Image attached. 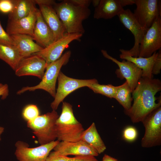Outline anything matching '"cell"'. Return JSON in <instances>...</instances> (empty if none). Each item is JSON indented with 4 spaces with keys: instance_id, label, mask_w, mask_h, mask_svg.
I'll return each instance as SVG.
<instances>
[{
    "instance_id": "1",
    "label": "cell",
    "mask_w": 161,
    "mask_h": 161,
    "mask_svg": "<svg viewBox=\"0 0 161 161\" xmlns=\"http://www.w3.org/2000/svg\"><path fill=\"white\" fill-rule=\"evenodd\" d=\"M161 90L158 79L141 77L132 93L133 102L130 108L124 110L133 123L142 122L154 110L161 106V95L157 103L156 94Z\"/></svg>"
},
{
    "instance_id": "2",
    "label": "cell",
    "mask_w": 161,
    "mask_h": 161,
    "mask_svg": "<svg viewBox=\"0 0 161 161\" xmlns=\"http://www.w3.org/2000/svg\"><path fill=\"white\" fill-rule=\"evenodd\" d=\"M61 21L66 33H80L83 35L85 30L83 21L89 18L90 10L76 5L70 0H64L53 6Z\"/></svg>"
},
{
    "instance_id": "3",
    "label": "cell",
    "mask_w": 161,
    "mask_h": 161,
    "mask_svg": "<svg viewBox=\"0 0 161 161\" xmlns=\"http://www.w3.org/2000/svg\"><path fill=\"white\" fill-rule=\"evenodd\" d=\"M55 128L57 139L60 141H79L84 130L75 117L72 106L66 102H63L61 113L56 121Z\"/></svg>"
},
{
    "instance_id": "4",
    "label": "cell",
    "mask_w": 161,
    "mask_h": 161,
    "mask_svg": "<svg viewBox=\"0 0 161 161\" xmlns=\"http://www.w3.org/2000/svg\"><path fill=\"white\" fill-rule=\"evenodd\" d=\"M59 117L56 111L52 110L27 122V127L32 130L40 145L49 143L57 139L55 123Z\"/></svg>"
},
{
    "instance_id": "5",
    "label": "cell",
    "mask_w": 161,
    "mask_h": 161,
    "mask_svg": "<svg viewBox=\"0 0 161 161\" xmlns=\"http://www.w3.org/2000/svg\"><path fill=\"white\" fill-rule=\"evenodd\" d=\"M71 55V51H68L56 61L47 65L46 71L41 81L38 84L32 87H23L17 92V94H21L27 91L41 89L47 92L54 98L56 92V83L61 69L63 66L68 63Z\"/></svg>"
},
{
    "instance_id": "6",
    "label": "cell",
    "mask_w": 161,
    "mask_h": 161,
    "mask_svg": "<svg viewBox=\"0 0 161 161\" xmlns=\"http://www.w3.org/2000/svg\"><path fill=\"white\" fill-rule=\"evenodd\" d=\"M145 131L142 147L149 148L161 144V106L149 114L142 122Z\"/></svg>"
},
{
    "instance_id": "7",
    "label": "cell",
    "mask_w": 161,
    "mask_h": 161,
    "mask_svg": "<svg viewBox=\"0 0 161 161\" xmlns=\"http://www.w3.org/2000/svg\"><path fill=\"white\" fill-rule=\"evenodd\" d=\"M58 87L54 99L51 104L52 110L56 111L60 103L70 93L79 88L88 87L98 83L95 79L80 80L68 77L61 72L59 73L58 78Z\"/></svg>"
},
{
    "instance_id": "8",
    "label": "cell",
    "mask_w": 161,
    "mask_h": 161,
    "mask_svg": "<svg viewBox=\"0 0 161 161\" xmlns=\"http://www.w3.org/2000/svg\"><path fill=\"white\" fill-rule=\"evenodd\" d=\"M136 6L133 13L142 27L146 31L155 20L161 17V1L135 0Z\"/></svg>"
},
{
    "instance_id": "9",
    "label": "cell",
    "mask_w": 161,
    "mask_h": 161,
    "mask_svg": "<svg viewBox=\"0 0 161 161\" xmlns=\"http://www.w3.org/2000/svg\"><path fill=\"white\" fill-rule=\"evenodd\" d=\"M60 141L57 140L49 143L30 148L27 143L18 141L15 144V156L18 161H46L51 151Z\"/></svg>"
},
{
    "instance_id": "10",
    "label": "cell",
    "mask_w": 161,
    "mask_h": 161,
    "mask_svg": "<svg viewBox=\"0 0 161 161\" xmlns=\"http://www.w3.org/2000/svg\"><path fill=\"white\" fill-rule=\"evenodd\" d=\"M117 16L121 23L133 34L134 39L133 47L129 50L120 49V53L138 57L139 47L146 31L142 27L133 13L129 9H123Z\"/></svg>"
},
{
    "instance_id": "11",
    "label": "cell",
    "mask_w": 161,
    "mask_h": 161,
    "mask_svg": "<svg viewBox=\"0 0 161 161\" xmlns=\"http://www.w3.org/2000/svg\"><path fill=\"white\" fill-rule=\"evenodd\" d=\"M161 47V18L160 16L146 31L140 45L138 57L148 58Z\"/></svg>"
},
{
    "instance_id": "12",
    "label": "cell",
    "mask_w": 161,
    "mask_h": 161,
    "mask_svg": "<svg viewBox=\"0 0 161 161\" xmlns=\"http://www.w3.org/2000/svg\"><path fill=\"white\" fill-rule=\"evenodd\" d=\"M101 52L104 57L117 65L119 68L115 71L117 77L121 80L124 78L126 79L132 92L142 77V70L129 61L124 59L122 61H119L109 55L105 50L102 49Z\"/></svg>"
},
{
    "instance_id": "13",
    "label": "cell",
    "mask_w": 161,
    "mask_h": 161,
    "mask_svg": "<svg viewBox=\"0 0 161 161\" xmlns=\"http://www.w3.org/2000/svg\"><path fill=\"white\" fill-rule=\"evenodd\" d=\"M83 35L80 33H66L61 38L54 41L40 51L34 54L43 59L47 65L59 59L64 49L74 40L79 39Z\"/></svg>"
},
{
    "instance_id": "14",
    "label": "cell",
    "mask_w": 161,
    "mask_h": 161,
    "mask_svg": "<svg viewBox=\"0 0 161 161\" xmlns=\"http://www.w3.org/2000/svg\"><path fill=\"white\" fill-rule=\"evenodd\" d=\"M45 61L40 57L33 54L23 58L15 70L18 76H35L41 79L46 67Z\"/></svg>"
},
{
    "instance_id": "15",
    "label": "cell",
    "mask_w": 161,
    "mask_h": 161,
    "mask_svg": "<svg viewBox=\"0 0 161 161\" xmlns=\"http://www.w3.org/2000/svg\"><path fill=\"white\" fill-rule=\"evenodd\" d=\"M53 149L57 154L65 156L71 155L95 157L99 155L93 148L81 140L75 142L60 141Z\"/></svg>"
},
{
    "instance_id": "16",
    "label": "cell",
    "mask_w": 161,
    "mask_h": 161,
    "mask_svg": "<svg viewBox=\"0 0 161 161\" xmlns=\"http://www.w3.org/2000/svg\"><path fill=\"white\" fill-rule=\"evenodd\" d=\"M37 8L35 7L27 16L19 20L9 21L6 32L10 35L26 34L33 38V30L36 20Z\"/></svg>"
},
{
    "instance_id": "17",
    "label": "cell",
    "mask_w": 161,
    "mask_h": 161,
    "mask_svg": "<svg viewBox=\"0 0 161 161\" xmlns=\"http://www.w3.org/2000/svg\"><path fill=\"white\" fill-rule=\"evenodd\" d=\"M39 6V10L43 19L52 32L53 42L62 37L66 32L53 6Z\"/></svg>"
},
{
    "instance_id": "18",
    "label": "cell",
    "mask_w": 161,
    "mask_h": 161,
    "mask_svg": "<svg viewBox=\"0 0 161 161\" xmlns=\"http://www.w3.org/2000/svg\"><path fill=\"white\" fill-rule=\"evenodd\" d=\"M15 46L23 58L30 56L40 51L44 48L34 41L31 36L26 34L10 35Z\"/></svg>"
},
{
    "instance_id": "19",
    "label": "cell",
    "mask_w": 161,
    "mask_h": 161,
    "mask_svg": "<svg viewBox=\"0 0 161 161\" xmlns=\"http://www.w3.org/2000/svg\"><path fill=\"white\" fill-rule=\"evenodd\" d=\"M33 38L38 44L45 48L53 42V35L37 9L36 20L33 30Z\"/></svg>"
},
{
    "instance_id": "20",
    "label": "cell",
    "mask_w": 161,
    "mask_h": 161,
    "mask_svg": "<svg viewBox=\"0 0 161 161\" xmlns=\"http://www.w3.org/2000/svg\"><path fill=\"white\" fill-rule=\"evenodd\" d=\"M124 9L119 0H100L99 5L95 8L94 17L96 19L112 18Z\"/></svg>"
},
{
    "instance_id": "21",
    "label": "cell",
    "mask_w": 161,
    "mask_h": 161,
    "mask_svg": "<svg viewBox=\"0 0 161 161\" xmlns=\"http://www.w3.org/2000/svg\"><path fill=\"white\" fill-rule=\"evenodd\" d=\"M158 54L157 52L148 58L133 57L120 53V58L131 62L140 68L142 71V77L151 78H153L152 72L155 61Z\"/></svg>"
},
{
    "instance_id": "22",
    "label": "cell",
    "mask_w": 161,
    "mask_h": 161,
    "mask_svg": "<svg viewBox=\"0 0 161 161\" xmlns=\"http://www.w3.org/2000/svg\"><path fill=\"white\" fill-rule=\"evenodd\" d=\"M80 140L92 147L99 154L103 152L106 149L94 123L83 131L81 136Z\"/></svg>"
},
{
    "instance_id": "23",
    "label": "cell",
    "mask_w": 161,
    "mask_h": 161,
    "mask_svg": "<svg viewBox=\"0 0 161 161\" xmlns=\"http://www.w3.org/2000/svg\"><path fill=\"white\" fill-rule=\"evenodd\" d=\"M23 58L15 46L0 44V59L8 64L14 70Z\"/></svg>"
},
{
    "instance_id": "24",
    "label": "cell",
    "mask_w": 161,
    "mask_h": 161,
    "mask_svg": "<svg viewBox=\"0 0 161 161\" xmlns=\"http://www.w3.org/2000/svg\"><path fill=\"white\" fill-rule=\"evenodd\" d=\"M35 5L34 0H18L12 11L8 14V20H16L27 16Z\"/></svg>"
},
{
    "instance_id": "25",
    "label": "cell",
    "mask_w": 161,
    "mask_h": 161,
    "mask_svg": "<svg viewBox=\"0 0 161 161\" xmlns=\"http://www.w3.org/2000/svg\"><path fill=\"white\" fill-rule=\"evenodd\" d=\"M131 93L130 88L126 81L122 84L117 86L114 98L123 107L124 110L129 109L131 107L133 101Z\"/></svg>"
},
{
    "instance_id": "26",
    "label": "cell",
    "mask_w": 161,
    "mask_h": 161,
    "mask_svg": "<svg viewBox=\"0 0 161 161\" xmlns=\"http://www.w3.org/2000/svg\"><path fill=\"white\" fill-rule=\"evenodd\" d=\"M46 161H98L95 157L92 156H76L69 157L60 155L54 151L50 152Z\"/></svg>"
},
{
    "instance_id": "27",
    "label": "cell",
    "mask_w": 161,
    "mask_h": 161,
    "mask_svg": "<svg viewBox=\"0 0 161 161\" xmlns=\"http://www.w3.org/2000/svg\"><path fill=\"white\" fill-rule=\"evenodd\" d=\"M95 93L99 94L110 98H114L117 86L112 84H100L94 83L88 87Z\"/></svg>"
},
{
    "instance_id": "28",
    "label": "cell",
    "mask_w": 161,
    "mask_h": 161,
    "mask_svg": "<svg viewBox=\"0 0 161 161\" xmlns=\"http://www.w3.org/2000/svg\"><path fill=\"white\" fill-rule=\"evenodd\" d=\"M39 109L35 105L30 104L26 106L22 112V116L24 118L27 122L34 119L39 115Z\"/></svg>"
},
{
    "instance_id": "29",
    "label": "cell",
    "mask_w": 161,
    "mask_h": 161,
    "mask_svg": "<svg viewBox=\"0 0 161 161\" xmlns=\"http://www.w3.org/2000/svg\"><path fill=\"white\" fill-rule=\"evenodd\" d=\"M138 136L137 129L132 126H129L125 128L123 132V137L126 141L132 142L135 141Z\"/></svg>"
},
{
    "instance_id": "30",
    "label": "cell",
    "mask_w": 161,
    "mask_h": 161,
    "mask_svg": "<svg viewBox=\"0 0 161 161\" xmlns=\"http://www.w3.org/2000/svg\"><path fill=\"white\" fill-rule=\"evenodd\" d=\"M18 0H0V12L8 14L15 6Z\"/></svg>"
},
{
    "instance_id": "31",
    "label": "cell",
    "mask_w": 161,
    "mask_h": 161,
    "mask_svg": "<svg viewBox=\"0 0 161 161\" xmlns=\"http://www.w3.org/2000/svg\"><path fill=\"white\" fill-rule=\"evenodd\" d=\"M0 44L10 46H14L13 41L11 36L3 28L0 21Z\"/></svg>"
},
{
    "instance_id": "32",
    "label": "cell",
    "mask_w": 161,
    "mask_h": 161,
    "mask_svg": "<svg viewBox=\"0 0 161 161\" xmlns=\"http://www.w3.org/2000/svg\"><path fill=\"white\" fill-rule=\"evenodd\" d=\"M158 54L152 68V73L153 75L160 73L161 69V51L159 50Z\"/></svg>"
},
{
    "instance_id": "33",
    "label": "cell",
    "mask_w": 161,
    "mask_h": 161,
    "mask_svg": "<svg viewBox=\"0 0 161 161\" xmlns=\"http://www.w3.org/2000/svg\"><path fill=\"white\" fill-rule=\"evenodd\" d=\"M73 4L83 7L89 8L92 2L90 0H70Z\"/></svg>"
},
{
    "instance_id": "34",
    "label": "cell",
    "mask_w": 161,
    "mask_h": 161,
    "mask_svg": "<svg viewBox=\"0 0 161 161\" xmlns=\"http://www.w3.org/2000/svg\"><path fill=\"white\" fill-rule=\"evenodd\" d=\"M9 94L8 86L7 84L3 85L0 87V96H1V99H5Z\"/></svg>"
},
{
    "instance_id": "35",
    "label": "cell",
    "mask_w": 161,
    "mask_h": 161,
    "mask_svg": "<svg viewBox=\"0 0 161 161\" xmlns=\"http://www.w3.org/2000/svg\"><path fill=\"white\" fill-rule=\"evenodd\" d=\"M35 4L39 5H50L53 6L56 3L55 1L53 0H34Z\"/></svg>"
},
{
    "instance_id": "36",
    "label": "cell",
    "mask_w": 161,
    "mask_h": 161,
    "mask_svg": "<svg viewBox=\"0 0 161 161\" xmlns=\"http://www.w3.org/2000/svg\"><path fill=\"white\" fill-rule=\"evenodd\" d=\"M121 7H124L128 5H131L135 4V0H119Z\"/></svg>"
},
{
    "instance_id": "37",
    "label": "cell",
    "mask_w": 161,
    "mask_h": 161,
    "mask_svg": "<svg viewBox=\"0 0 161 161\" xmlns=\"http://www.w3.org/2000/svg\"><path fill=\"white\" fill-rule=\"evenodd\" d=\"M102 161H119L117 159L113 158L107 154H105L104 155Z\"/></svg>"
},
{
    "instance_id": "38",
    "label": "cell",
    "mask_w": 161,
    "mask_h": 161,
    "mask_svg": "<svg viewBox=\"0 0 161 161\" xmlns=\"http://www.w3.org/2000/svg\"><path fill=\"white\" fill-rule=\"evenodd\" d=\"M100 0H92V5L95 8L97 7L100 4Z\"/></svg>"
},
{
    "instance_id": "39",
    "label": "cell",
    "mask_w": 161,
    "mask_h": 161,
    "mask_svg": "<svg viewBox=\"0 0 161 161\" xmlns=\"http://www.w3.org/2000/svg\"><path fill=\"white\" fill-rule=\"evenodd\" d=\"M4 129L3 127L0 126V140H1V135L3 132Z\"/></svg>"
},
{
    "instance_id": "40",
    "label": "cell",
    "mask_w": 161,
    "mask_h": 161,
    "mask_svg": "<svg viewBox=\"0 0 161 161\" xmlns=\"http://www.w3.org/2000/svg\"><path fill=\"white\" fill-rule=\"evenodd\" d=\"M3 85V84L1 83H0V87L2 86Z\"/></svg>"
}]
</instances>
